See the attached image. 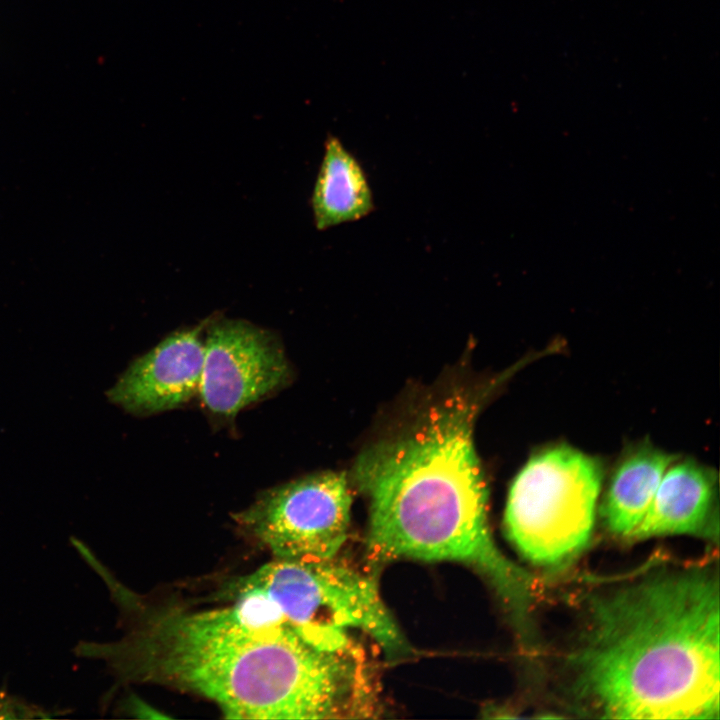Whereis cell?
Listing matches in <instances>:
<instances>
[{
  "label": "cell",
  "instance_id": "1",
  "mask_svg": "<svg viewBox=\"0 0 720 720\" xmlns=\"http://www.w3.org/2000/svg\"><path fill=\"white\" fill-rule=\"evenodd\" d=\"M146 611L132 594V620L119 640L81 641L79 657L104 661L122 681L197 694L233 719L367 718L380 712L379 688L353 641L329 649L288 622L246 606Z\"/></svg>",
  "mask_w": 720,
  "mask_h": 720
},
{
  "label": "cell",
  "instance_id": "2",
  "mask_svg": "<svg viewBox=\"0 0 720 720\" xmlns=\"http://www.w3.org/2000/svg\"><path fill=\"white\" fill-rule=\"evenodd\" d=\"M479 396L454 391L402 432L357 457L352 479L369 500L367 545L376 561H455L476 569L514 616L531 604L533 580L496 546L473 428Z\"/></svg>",
  "mask_w": 720,
  "mask_h": 720
},
{
  "label": "cell",
  "instance_id": "3",
  "mask_svg": "<svg viewBox=\"0 0 720 720\" xmlns=\"http://www.w3.org/2000/svg\"><path fill=\"white\" fill-rule=\"evenodd\" d=\"M718 577L660 573L598 595L568 657L571 691L612 719H719Z\"/></svg>",
  "mask_w": 720,
  "mask_h": 720
},
{
  "label": "cell",
  "instance_id": "4",
  "mask_svg": "<svg viewBox=\"0 0 720 720\" xmlns=\"http://www.w3.org/2000/svg\"><path fill=\"white\" fill-rule=\"evenodd\" d=\"M266 596L283 619L319 646L350 644L351 630L369 635L388 656L409 647L373 578L328 559H279L236 580Z\"/></svg>",
  "mask_w": 720,
  "mask_h": 720
},
{
  "label": "cell",
  "instance_id": "5",
  "mask_svg": "<svg viewBox=\"0 0 720 720\" xmlns=\"http://www.w3.org/2000/svg\"><path fill=\"white\" fill-rule=\"evenodd\" d=\"M603 480L599 460L567 445L531 456L510 487L504 524L533 564H566L588 544Z\"/></svg>",
  "mask_w": 720,
  "mask_h": 720
},
{
  "label": "cell",
  "instance_id": "6",
  "mask_svg": "<svg viewBox=\"0 0 720 720\" xmlns=\"http://www.w3.org/2000/svg\"><path fill=\"white\" fill-rule=\"evenodd\" d=\"M352 494L344 473L326 471L264 491L235 515L279 559H328L347 539Z\"/></svg>",
  "mask_w": 720,
  "mask_h": 720
},
{
  "label": "cell",
  "instance_id": "7",
  "mask_svg": "<svg viewBox=\"0 0 720 720\" xmlns=\"http://www.w3.org/2000/svg\"><path fill=\"white\" fill-rule=\"evenodd\" d=\"M204 339L199 393L214 414L231 417L287 383L290 368L277 340L244 320H216Z\"/></svg>",
  "mask_w": 720,
  "mask_h": 720
},
{
  "label": "cell",
  "instance_id": "8",
  "mask_svg": "<svg viewBox=\"0 0 720 720\" xmlns=\"http://www.w3.org/2000/svg\"><path fill=\"white\" fill-rule=\"evenodd\" d=\"M206 322L180 330L137 358L107 392L109 399L133 414L175 408L199 391Z\"/></svg>",
  "mask_w": 720,
  "mask_h": 720
},
{
  "label": "cell",
  "instance_id": "9",
  "mask_svg": "<svg viewBox=\"0 0 720 720\" xmlns=\"http://www.w3.org/2000/svg\"><path fill=\"white\" fill-rule=\"evenodd\" d=\"M715 484L710 469L692 460H675L666 469L645 517L630 539L706 531L710 536Z\"/></svg>",
  "mask_w": 720,
  "mask_h": 720
},
{
  "label": "cell",
  "instance_id": "10",
  "mask_svg": "<svg viewBox=\"0 0 720 720\" xmlns=\"http://www.w3.org/2000/svg\"><path fill=\"white\" fill-rule=\"evenodd\" d=\"M311 207L320 231L359 220L375 208L367 175L359 161L333 135L326 138Z\"/></svg>",
  "mask_w": 720,
  "mask_h": 720
},
{
  "label": "cell",
  "instance_id": "11",
  "mask_svg": "<svg viewBox=\"0 0 720 720\" xmlns=\"http://www.w3.org/2000/svg\"><path fill=\"white\" fill-rule=\"evenodd\" d=\"M676 456L652 447L633 450L616 467L601 515L608 530L630 538L645 517L666 469Z\"/></svg>",
  "mask_w": 720,
  "mask_h": 720
},
{
  "label": "cell",
  "instance_id": "12",
  "mask_svg": "<svg viewBox=\"0 0 720 720\" xmlns=\"http://www.w3.org/2000/svg\"><path fill=\"white\" fill-rule=\"evenodd\" d=\"M47 711L0 691V718H46Z\"/></svg>",
  "mask_w": 720,
  "mask_h": 720
}]
</instances>
